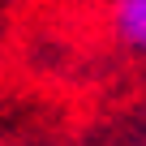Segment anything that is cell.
<instances>
[{
	"instance_id": "6da1fadb",
	"label": "cell",
	"mask_w": 146,
	"mask_h": 146,
	"mask_svg": "<svg viewBox=\"0 0 146 146\" xmlns=\"http://www.w3.org/2000/svg\"><path fill=\"white\" fill-rule=\"evenodd\" d=\"M112 30L125 47L146 52V0H116L112 5Z\"/></svg>"
}]
</instances>
